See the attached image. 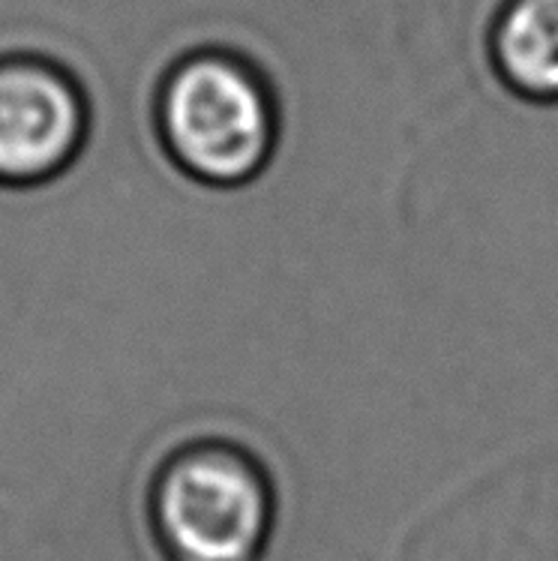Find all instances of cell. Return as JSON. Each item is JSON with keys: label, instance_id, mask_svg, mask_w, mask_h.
I'll return each instance as SVG.
<instances>
[{"label": "cell", "instance_id": "obj_1", "mask_svg": "<svg viewBox=\"0 0 558 561\" xmlns=\"http://www.w3.org/2000/svg\"><path fill=\"white\" fill-rule=\"evenodd\" d=\"M153 117L174 165L214 190L255 178L274 148V108L264 84L243 60L217 51L171 69Z\"/></svg>", "mask_w": 558, "mask_h": 561}, {"label": "cell", "instance_id": "obj_2", "mask_svg": "<svg viewBox=\"0 0 558 561\" xmlns=\"http://www.w3.org/2000/svg\"><path fill=\"white\" fill-rule=\"evenodd\" d=\"M153 516L174 561H250L267 528V493L238 454L198 445L166 466Z\"/></svg>", "mask_w": 558, "mask_h": 561}, {"label": "cell", "instance_id": "obj_3", "mask_svg": "<svg viewBox=\"0 0 558 561\" xmlns=\"http://www.w3.org/2000/svg\"><path fill=\"white\" fill-rule=\"evenodd\" d=\"M91 105L46 60H0V184H39L84 148Z\"/></svg>", "mask_w": 558, "mask_h": 561}, {"label": "cell", "instance_id": "obj_4", "mask_svg": "<svg viewBox=\"0 0 558 561\" xmlns=\"http://www.w3.org/2000/svg\"><path fill=\"white\" fill-rule=\"evenodd\" d=\"M492 60L516 93L558 100V0H508L492 27Z\"/></svg>", "mask_w": 558, "mask_h": 561}]
</instances>
